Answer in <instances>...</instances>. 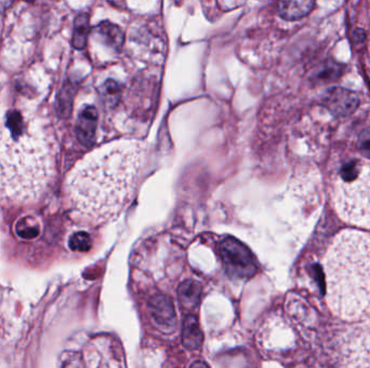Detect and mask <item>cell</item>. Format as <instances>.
<instances>
[{
	"instance_id": "obj_1",
	"label": "cell",
	"mask_w": 370,
	"mask_h": 368,
	"mask_svg": "<svg viewBox=\"0 0 370 368\" xmlns=\"http://www.w3.org/2000/svg\"><path fill=\"white\" fill-rule=\"evenodd\" d=\"M142 147L122 142L86 157L70 173L68 196L79 216L106 222L132 202L142 171Z\"/></svg>"
},
{
	"instance_id": "obj_2",
	"label": "cell",
	"mask_w": 370,
	"mask_h": 368,
	"mask_svg": "<svg viewBox=\"0 0 370 368\" xmlns=\"http://www.w3.org/2000/svg\"><path fill=\"white\" fill-rule=\"evenodd\" d=\"M54 172L51 142L35 126L10 128L0 136V198L30 203L47 190Z\"/></svg>"
},
{
	"instance_id": "obj_3",
	"label": "cell",
	"mask_w": 370,
	"mask_h": 368,
	"mask_svg": "<svg viewBox=\"0 0 370 368\" xmlns=\"http://www.w3.org/2000/svg\"><path fill=\"white\" fill-rule=\"evenodd\" d=\"M329 307L343 320L370 317V237L343 231L336 237L325 259Z\"/></svg>"
},
{
	"instance_id": "obj_4",
	"label": "cell",
	"mask_w": 370,
	"mask_h": 368,
	"mask_svg": "<svg viewBox=\"0 0 370 368\" xmlns=\"http://www.w3.org/2000/svg\"><path fill=\"white\" fill-rule=\"evenodd\" d=\"M333 200L345 222L370 227V166L357 160L345 164L333 180Z\"/></svg>"
},
{
	"instance_id": "obj_5",
	"label": "cell",
	"mask_w": 370,
	"mask_h": 368,
	"mask_svg": "<svg viewBox=\"0 0 370 368\" xmlns=\"http://www.w3.org/2000/svg\"><path fill=\"white\" fill-rule=\"evenodd\" d=\"M220 255L225 270L231 277L249 279L257 272L255 259L248 247L232 237L221 242Z\"/></svg>"
},
{
	"instance_id": "obj_6",
	"label": "cell",
	"mask_w": 370,
	"mask_h": 368,
	"mask_svg": "<svg viewBox=\"0 0 370 368\" xmlns=\"http://www.w3.org/2000/svg\"><path fill=\"white\" fill-rule=\"evenodd\" d=\"M321 105L333 116L343 118L353 114L359 108V98L351 90L341 86H333L324 92Z\"/></svg>"
},
{
	"instance_id": "obj_7",
	"label": "cell",
	"mask_w": 370,
	"mask_h": 368,
	"mask_svg": "<svg viewBox=\"0 0 370 368\" xmlns=\"http://www.w3.org/2000/svg\"><path fill=\"white\" fill-rule=\"evenodd\" d=\"M98 126V112L92 106H87L78 117L76 134L78 140L84 146H90L94 143Z\"/></svg>"
},
{
	"instance_id": "obj_8",
	"label": "cell",
	"mask_w": 370,
	"mask_h": 368,
	"mask_svg": "<svg viewBox=\"0 0 370 368\" xmlns=\"http://www.w3.org/2000/svg\"><path fill=\"white\" fill-rule=\"evenodd\" d=\"M151 313L156 321L162 325L176 322V310L172 299L165 295H156L150 301Z\"/></svg>"
},
{
	"instance_id": "obj_9",
	"label": "cell",
	"mask_w": 370,
	"mask_h": 368,
	"mask_svg": "<svg viewBox=\"0 0 370 368\" xmlns=\"http://www.w3.org/2000/svg\"><path fill=\"white\" fill-rule=\"evenodd\" d=\"M315 3L311 0L307 1H283L279 4L281 17L289 21L302 19L314 9Z\"/></svg>"
},
{
	"instance_id": "obj_10",
	"label": "cell",
	"mask_w": 370,
	"mask_h": 368,
	"mask_svg": "<svg viewBox=\"0 0 370 368\" xmlns=\"http://www.w3.org/2000/svg\"><path fill=\"white\" fill-rule=\"evenodd\" d=\"M183 343L189 350H197L203 345V331L194 315L185 317L183 324Z\"/></svg>"
},
{
	"instance_id": "obj_11",
	"label": "cell",
	"mask_w": 370,
	"mask_h": 368,
	"mask_svg": "<svg viewBox=\"0 0 370 368\" xmlns=\"http://www.w3.org/2000/svg\"><path fill=\"white\" fill-rule=\"evenodd\" d=\"M178 297L181 305L188 309H193L198 305L202 297V285L196 281H185L179 287Z\"/></svg>"
},
{
	"instance_id": "obj_12",
	"label": "cell",
	"mask_w": 370,
	"mask_h": 368,
	"mask_svg": "<svg viewBox=\"0 0 370 368\" xmlns=\"http://www.w3.org/2000/svg\"><path fill=\"white\" fill-rule=\"evenodd\" d=\"M42 232V226L38 219L34 216H24L15 224V233L24 240H33L38 238Z\"/></svg>"
},
{
	"instance_id": "obj_13",
	"label": "cell",
	"mask_w": 370,
	"mask_h": 368,
	"mask_svg": "<svg viewBox=\"0 0 370 368\" xmlns=\"http://www.w3.org/2000/svg\"><path fill=\"white\" fill-rule=\"evenodd\" d=\"M98 35L101 36L102 39L114 49H120L124 42V34L120 31L118 26L110 23V22H103L96 27Z\"/></svg>"
},
{
	"instance_id": "obj_14",
	"label": "cell",
	"mask_w": 370,
	"mask_h": 368,
	"mask_svg": "<svg viewBox=\"0 0 370 368\" xmlns=\"http://www.w3.org/2000/svg\"><path fill=\"white\" fill-rule=\"evenodd\" d=\"M88 32H89V18L87 14H82L76 19L74 29L73 45L77 49H82L86 46Z\"/></svg>"
},
{
	"instance_id": "obj_15",
	"label": "cell",
	"mask_w": 370,
	"mask_h": 368,
	"mask_svg": "<svg viewBox=\"0 0 370 368\" xmlns=\"http://www.w3.org/2000/svg\"><path fill=\"white\" fill-rule=\"evenodd\" d=\"M68 245L75 252H88L92 247L91 237L84 231L74 233L68 241Z\"/></svg>"
},
{
	"instance_id": "obj_16",
	"label": "cell",
	"mask_w": 370,
	"mask_h": 368,
	"mask_svg": "<svg viewBox=\"0 0 370 368\" xmlns=\"http://www.w3.org/2000/svg\"><path fill=\"white\" fill-rule=\"evenodd\" d=\"M343 68L339 64L328 62L317 72V79L319 80V81H321V80H324V81H331V80H335L336 78L339 77L343 74Z\"/></svg>"
},
{
	"instance_id": "obj_17",
	"label": "cell",
	"mask_w": 370,
	"mask_h": 368,
	"mask_svg": "<svg viewBox=\"0 0 370 368\" xmlns=\"http://www.w3.org/2000/svg\"><path fill=\"white\" fill-rule=\"evenodd\" d=\"M357 148L362 156L370 159V128L365 129L359 133Z\"/></svg>"
},
{
	"instance_id": "obj_18",
	"label": "cell",
	"mask_w": 370,
	"mask_h": 368,
	"mask_svg": "<svg viewBox=\"0 0 370 368\" xmlns=\"http://www.w3.org/2000/svg\"><path fill=\"white\" fill-rule=\"evenodd\" d=\"M120 88L115 81L108 80L106 82L103 88H102V96L106 98L108 103H115L117 98H120Z\"/></svg>"
},
{
	"instance_id": "obj_19",
	"label": "cell",
	"mask_w": 370,
	"mask_h": 368,
	"mask_svg": "<svg viewBox=\"0 0 370 368\" xmlns=\"http://www.w3.org/2000/svg\"><path fill=\"white\" fill-rule=\"evenodd\" d=\"M191 368H209L204 362H195Z\"/></svg>"
}]
</instances>
